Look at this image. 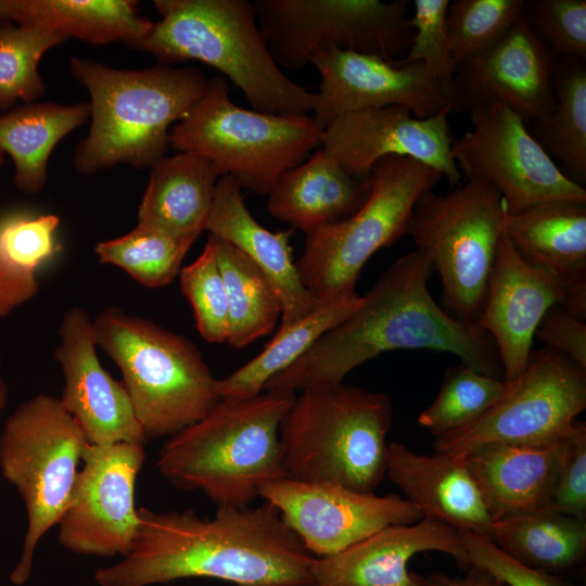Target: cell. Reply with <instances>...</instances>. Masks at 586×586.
Here are the masks:
<instances>
[{"label": "cell", "instance_id": "6da1fadb", "mask_svg": "<svg viewBox=\"0 0 586 586\" xmlns=\"http://www.w3.org/2000/svg\"><path fill=\"white\" fill-rule=\"evenodd\" d=\"M139 510L130 551L94 572L99 586H153L207 577L238 586H311L316 557L270 504L194 510Z\"/></svg>", "mask_w": 586, "mask_h": 586}, {"label": "cell", "instance_id": "7a4b0ae2", "mask_svg": "<svg viewBox=\"0 0 586 586\" xmlns=\"http://www.w3.org/2000/svg\"><path fill=\"white\" fill-rule=\"evenodd\" d=\"M432 273L428 257L417 249L396 259L345 320L273 375L264 391L295 395L339 384L356 367L394 349L454 354L474 370L500 378L494 341L476 324L453 318L433 300Z\"/></svg>", "mask_w": 586, "mask_h": 586}, {"label": "cell", "instance_id": "3957f363", "mask_svg": "<svg viewBox=\"0 0 586 586\" xmlns=\"http://www.w3.org/2000/svg\"><path fill=\"white\" fill-rule=\"evenodd\" d=\"M294 396L263 391L221 399L167 438L158 451V472L179 489L202 492L217 508L250 507L265 484L288 477L279 426Z\"/></svg>", "mask_w": 586, "mask_h": 586}, {"label": "cell", "instance_id": "277c9868", "mask_svg": "<svg viewBox=\"0 0 586 586\" xmlns=\"http://www.w3.org/2000/svg\"><path fill=\"white\" fill-rule=\"evenodd\" d=\"M69 69L90 95L91 125L73 158L82 175L118 164L151 167L169 146L171 125L190 112L209 81L195 67L117 69L77 56Z\"/></svg>", "mask_w": 586, "mask_h": 586}, {"label": "cell", "instance_id": "5b68a950", "mask_svg": "<svg viewBox=\"0 0 586 586\" xmlns=\"http://www.w3.org/2000/svg\"><path fill=\"white\" fill-rule=\"evenodd\" d=\"M161 18L130 48L163 65L198 61L216 68L253 110L309 115L316 94L290 79L273 59L249 0H154Z\"/></svg>", "mask_w": 586, "mask_h": 586}, {"label": "cell", "instance_id": "8992f818", "mask_svg": "<svg viewBox=\"0 0 586 586\" xmlns=\"http://www.w3.org/2000/svg\"><path fill=\"white\" fill-rule=\"evenodd\" d=\"M391 398L339 383L295 394L279 440L286 476L374 493L386 475Z\"/></svg>", "mask_w": 586, "mask_h": 586}, {"label": "cell", "instance_id": "52a82bcc", "mask_svg": "<svg viewBox=\"0 0 586 586\" xmlns=\"http://www.w3.org/2000/svg\"><path fill=\"white\" fill-rule=\"evenodd\" d=\"M92 323L98 346L120 370L146 442L173 436L221 400L217 379L186 336L116 307Z\"/></svg>", "mask_w": 586, "mask_h": 586}, {"label": "cell", "instance_id": "ba28073f", "mask_svg": "<svg viewBox=\"0 0 586 586\" xmlns=\"http://www.w3.org/2000/svg\"><path fill=\"white\" fill-rule=\"evenodd\" d=\"M311 115H279L243 109L229 98L222 76L169 131V146L211 161L241 189L267 195L276 181L321 148Z\"/></svg>", "mask_w": 586, "mask_h": 586}, {"label": "cell", "instance_id": "9c48e42d", "mask_svg": "<svg viewBox=\"0 0 586 586\" xmlns=\"http://www.w3.org/2000/svg\"><path fill=\"white\" fill-rule=\"evenodd\" d=\"M88 441L60 398L38 394L22 403L0 434V471L22 498L27 517L21 557L10 574L26 584L35 550L66 509Z\"/></svg>", "mask_w": 586, "mask_h": 586}, {"label": "cell", "instance_id": "30bf717a", "mask_svg": "<svg viewBox=\"0 0 586 586\" xmlns=\"http://www.w3.org/2000/svg\"><path fill=\"white\" fill-rule=\"evenodd\" d=\"M506 214L499 193L476 180L426 191L413 206L407 234L441 280L443 309L461 322L477 326Z\"/></svg>", "mask_w": 586, "mask_h": 586}, {"label": "cell", "instance_id": "8fae6325", "mask_svg": "<svg viewBox=\"0 0 586 586\" xmlns=\"http://www.w3.org/2000/svg\"><path fill=\"white\" fill-rule=\"evenodd\" d=\"M369 177L370 193L353 215L306 235L296 268L318 301L356 293L367 260L407 234L416 202L443 178L417 160L396 155L377 161Z\"/></svg>", "mask_w": 586, "mask_h": 586}, {"label": "cell", "instance_id": "7c38bea8", "mask_svg": "<svg viewBox=\"0 0 586 586\" xmlns=\"http://www.w3.org/2000/svg\"><path fill=\"white\" fill-rule=\"evenodd\" d=\"M262 35L278 65L297 71L326 50L391 61L409 48L408 0H255Z\"/></svg>", "mask_w": 586, "mask_h": 586}, {"label": "cell", "instance_id": "4fadbf2b", "mask_svg": "<svg viewBox=\"0 0 586 586\" xmlns=\"http://www.w3.org/2000/svg\"><path fill=\"white\" fill-rule=\"evenodd\" d=\"M586 408V369L544 347L473 423L434 437V453L462 460L492 443L542 445L566 437Z\"/></svg>", "mask_w": 586, "mask_h": 586}, {"label": "cell", "instance_id": "5bb4252c", "mask_svg": "<svg viewBox=\"0 0 586 586\" xmlns=\"http://www.w3.org/2000/svg\"><path fill=\"white\" fill-rule=\"evenodd\" d=\"M469 114L472 128L453 140L451 156L464 180L499 193L508 214L552 201L586 202L585 188L561 171L509 107L491 103Z\"/></svg>", "mask_w": 586, "mask_h": 586}, {"label": "cell", "instance_id": "9a60e30c", "mask_svg": "<svg viewBox=\"0 0 586 586\" xmlns=\"http://www.w3.org/2000/svg\"><path fill=\"white\" fill-rule=\"evenodd\" d=\"M66 509L59 523V543L80 556L125 557L139 525L135 489L145 460L143 444H88L82 453Z\"/></svg>", "mask_w": 586, "mask_h": 586}, {"label": "cell", "instance_id": "2e32d148", "mask_svg": "<svg viewBox=\"0 0 586 586\" xmlns=\"http://www.w3.org/2000/svg\"><path fill=\"white\" fill-rule=\"evenodd\" d=\"M259 497L280 512L316 558L339 553L386 526L423 518L418 507L395 494L379 496L290 477L265 484Z\"/></svg>", "mask_w": 586, "mask_h": 586}, {"label": "cell", "instance_id": "e0dca14e", "mask_svg": "<svg viewBox=\"0 0 586 586\" xmlns=\"http://www.w3.org/2000/svg\"><path fill=\"white\" fill-rule=\"evenodd\" d=\"M450 112L445 109L425 118L402 105L348 112L322 131L321 149L357 178L368 177L380 158L396 155L430 166L456 187L463 178L451 156Z\"/></svg>", "mask_w": 586, "mask_h": 586}, {"label": "cell", "instance_id": "ac0fdd59", "mask_svg": "<svg viewBox=\"0 0 586 586\" xmlns=\"http://www.w3.org/2000/svg\"><path fill=\"white\" fill-rule=\"evenodd\" d=\"M556 60L524 15L495 44L457 67L451 111L499 103L534 124L555 106Z\"/></svg>", "mask_w": 586, "mask_h": 586}, {"label": "cell", "instance_id": "d6986e66", "mask_svg": "<svg viewBox=\"0 0 586 586\" xmlns=\"http://www.w3.org/2000/svg\"><path fill=\"white\" fill-rule=\"evenodd\" d=\"M309 64L321 78L311 117L322 131L339 116L368 107L402 105L419 118L451 110L441 85L420 62L326 50Z\"/></svg>", "mask_w": 586, "mask_h": 586}, {"label": "cell", "instance_id": "ffe728a7", "mask_svg": "<svg viewBox=\"0 0 586 586\" xmlns=\"http://www.w3.org/2000/svg\"><path fill=\"white\" fill-rule=\"evenodd\" d=\"M88 313L77 306L69 308L63 316L55 351L63 375L60 400L89 444L145 445L129 395L123 382L103 368Z\"/></svg>", "mask_w": 586, "mask_h": 586}, {"label": "cell", "instance_id": "44dd1931", "mask_svg": "<svg viewBox=\"0 0 586 586\" xmlns=\"http://www.w3.org/2000/svg\"><path fill=\"white\" fill-rule=\"evenodd\" d=\"M563 304L559 282L522 258L502 233L477 327L494 341L506 382L525 371L542 318Z\"/></svg>", "mask_w": 586, "mask_h": 586}, {"label": "cell", "instance_id": "7402d4cb", "mask_svg": "<svg viewBox=\"0 0 586 586\" xmlns=\"http://www.w3.org/2000/svg\"><path fill=\"white\" fill-rule=\"evenodd\" d=\"M440 551L467 570L469 558L459 531L437 519L390 525L343 551L316 558L313 576L317 586H424V576L408 570L419 552Z\"/></svg>", "mask_w": 586, "mask_h": 586}, {"label": "cell", "instance_id": "603a6c76", "mask_svg": "<svg viewBox=\"0 0 586 586\" xmlns=\"http://www.w3.org/2000/svg\"><path fill=\"white\" fill-rule=\"evenodd\" d=\"M504 234L522 258L559 282L563 307L586 320V202L552 201L507 213Z\"/></svg>", "mask_w": 586, "mask_h": 586}, {"label": "cell", "instance_id": "cb8c5ba5", "mask_svg": "<svg viewBox=\"0 0 586 586\" xmlns=\"http://www.w3.org/2000/svg\"><path fill=\"white\" fill-rule=\"evenodd\" d=\"M205 230L235 246L268 278L281 303L283 331L308 316L320 303L303 285L293 260L292 230L272 232L247 209L241 187L220 176Z\"/></svg>", "mask_w": 586, "mask_h": 586}, {"label": "cell", "instance_id": "d4e9b609", "mask_svg": "<svg viewBox=\"0 0 586 586\" xmlns=\"http://www.w3.org/2000/svg\"><path fill=\"white\" fill-rule=\"evenodd\" d=\"M569 435L542 445L486 444L462 459L493 522L549 506Z\"/></svg>", "mask_w": 586, "mask_h": 586}, {"label": "cell", "instance_id": "484cf974", "mask_svg": "<svg viewBox=\"0 0 586 586\" xmlns=\"http://www.w3.org/2000/svg\"><path fill=\"white\" fill-rule=\"evenodd\" d=\"M423 517L491 539L493 520L463 460L388 444L386 475Z\"/></svg>", "mask_w": 586, "mask_h": 586}, {"label": "cell", "instance_id": "4316f807", "mask_svg": "<svg viewBox=\"0 0 586 586\" xmlns=\"http://www.w3.org/2000/svg\"><path fill=\"white\" fill-rule=\"evenodd\" d=\"M370 189L369 176L349 175L320 148L276 181L267 194V209L307 235L353 215Z\"/></svg>", "mask_w": 586, "mask_h": 586}, {"label": "cell", "instance_id": "83f0119b", "mask_svg": "<svg viewBox=\"0 0 586 586\" xmlns=\"http://www.w3.org/2000/svg\"><path fill=\"white\" fill-rule=\"evenodd\" d=\"M138 209V222L195 241L208 219L221 176L207 158L178 152L151 167Z\"/></svg>", "mask_w": 586, "mask_h": 586}, {"label": "cell", "instance_id": "f1b7e54d", "mask_svg": "<svg viewBox=\"0 0 586 586\" xmlns=\"http://www.w3.org/2000/svg\"><path fill=\"white\" fill-rule=\"evenodd\" d=\"M8 21L93 43L122 41L129 48L150 30L131 0H3Z\"/></svg>", "mask_w": 586, "mask_h": 586}, {"label": "cell", "instance_id": "f546056e", "mask_svg": "<svg viewBox=\"0 0 586 586\" xmlns=\"http://www.w3.org/2000/svg\"><path fill=\"white\" fill-rule=\"evenodd\" d=\"M89 118V103L31 102L1 115L0 151L14 163L16 187L25 193L39 192L53 149Z\"/></svg>", "mask_w": 586, "mask_h": 586}, {"label": "cell", "instance_id": "4dcf8cb0", "mask_svg": "<svg viewBox=\"0 0 586 586\" xmlns=\"http://www.w3.org/2000/svg\"><path fill=\"white\" fill-rule=\"evenodd\" d=\"M491 540L517 561L551 574L586 556V519L543 508L493 522Z\"/></svg>", "mask_w": 586, "mask_h": 586}, {"label": "cell", "instance_id": "1f68e13d", "mask_svg": "<svg viewBox=\"0 0 586 586\" xmlns=\"http://www.w3.org/2000/svg\"><path fill=\"white\" fill-rule=\"evenodd\" d=\"M361 303L356 293L320 301L304 319L277 331L256 357L224 379L217 392L224 398L251 397L262 393L277 373L302 357L326 332L345 320Z\"/></svg>", "mask_w": 586, "mask_h": 586}, {"label": "cell", "instance_id": "d6a6232c", "mask_svg": "<svg viewBox=\"0 0 586 586\" xmlns=\"http://www.w3.org/2000/svg\"><path fill=\"white\" fill-rule=\"evenodd\" d=\"M224 279L229 314L227 343L243 348L271 334L281 317V303L264 272L241 251L209 234Z\"/></svg>", "mask_w": 586, "mask_h": 586}, {"label": "cell", "instance_id": "836d02e7", "mask_svg": "<svg viewBox=\"0 0 586 586\" xmlns=\"http://www.w3.org/2000/svg\"><path fill=\"white\" fill-rule=\"evenodd\" d=\"M555 106L532 124V136L572 181H586V66L557 59L553 71ZM584 187V186H583Z\"/></svg>", "mask_w": 586, "mask_h": 586}, {"label": "cell", "instance_id": "e575fe53", "mask_svg": "<svg viewBox=\"0 0 586 586\" xmlns=\"http://www.w3.org/2000/svg\"><path fill=\"white\" fill-rule=\"evenodd\" d=\"M194 241L138 222L128 233L94 246L102 264L114 265L146 288L170 284Z\"/></svg>", "mask_w": 586, "mask_h": 586}, {"label": "cell", "instance_id": "d590c367", "mask_svg": "<svg viewBox=\"0 0 586 586\" xmlns=\"http://www.w3.org/2000/svg\"><path fill=\"white\" fill-rule=\"evenodd\" d=\"M508 382L460 364L444 374L435 399L418 416V423L434 437L473 423L506 393Z\"/></svg>", "mask_w": 586, "mask_h": 586}, {"label": "cell", "instance_id": "8d00e7d4", "mask_svg": "<svg viewBox=\"0 0 586 586\" xmlns=\"http://www.w3.org/2000/svg\"><path fill=\"white\" fill-rule=\"evenodd\" d=\"M66 40L40 27L0 26V110L10 109L17 100L31 103L44 94L39 62L47 51Z\"/></svg>", "mask_w": 586, "mask_h": 586}, {"label": "cell", "instance_id": "74e56055", "mask_svg": "<svg viewBox=\"0 0 586 586\" xmlns=\"http://www.w3.org/2000/svg\"><path fill=\"white\" fill-rule=\"evenodd\" d=\"M524 0H455L446 13L449 52L456 69L491 48L524 16Z\"/></svg>", "mask_w": 586, "mask_h": 586}, {"label": "cell", "instance_id": "f35d334b", "mask_svg": "<svg viewBox=\"0 0 586 586\" xmlns=\"http://www.w3.org/2000/svg\"><path fill=\"white\" fill-rule=\"evenodd\" d=\"M179 278L181 291L193 309L200 335L209 343H227L229 334L227 293L209 239L201 255L181 268Z\"/></svg>", "mask_w": 586, "mask_h": 586}, {"label": "cell", "instance_id": "ab89813d", "mask_svg": "<svg viewBox=\"0 0 586 586\" xmlns=\"http://www.w3.org/2000/svg\"><path fill=\"white\" fill-rule=\"evenodd\" d=\"M449 0H415V12L409 17L413 38L406 56L397 62H420L441 85L450 104L456 65L453 62L447 31L446 13ZM451 107V105H450Z\"/></svg>", "mask_w": 586, "mask_h": 586}, {"label": "cell", "instance_id": "60d3db41", "mask_svg": "<svg viewBox=\"0 0 586 586\" xmlns=\"http://www.w3.org/2000/svg\"><path fill=\"white\" fill-rule=\"evenodd\" d=\"M524 15L556 59L586 60V1H525Z\"/></svg>", "mask_w": 586, "mask_h": 586}, {"label": "cell", "instance_id": "b9f144b4", "mask_svg": "<svg viewBox=\"0 0 586 586\" xmlns=\"http://www.w3.org/2000/svg\"><path fill=\"white\" fill-rule=\"evenodd\" d=\"M60 218L53 214H10L0 219V252L12 265L36 273L62 249L56 240Z\"/></svg>", "mask_w": 586, "mask_h": 586}, {"label": "cell", "instance_id": "7bdbcfd3", "mask_svg": "<svg viewBox=\"0 0 586 586\" xmlns=\"http://www.w3.org/2000/svg\"><path fill=\"white\" fill-rule=\"evenodd\" d=\"M470 565L485 570L507 586H569L561 577L527 566L501 551L489 538L458 530Z\"/></svg>", "mask_w": 586, "mask_h": 586}, {"label": "cell", "instance_id": "ee69618b", "mask_svg": "<svg viewBox=\"0 0 586 586\" xmlns=\"http://www.w3.org/2000/svg\"><path fill=\"white\" fill-rule=\"evenodd\" d=\"M547 508L586 519V424L576 420L551 501Z\"/></svg>", "mask_w": 586, "mask_h": 586}, {"label": "cell", "instance_id": "f6af8a7d", "mask_svg": "<svg viewBox=\"0 0 586 586\" xmlns=\"http://www.w3.org/2000/svg\"><path fill=\"white\" fill-rule=\"evenodd\" d=\"M549 347L586 369V322L561 305L551 307L542 318L536 333Z\"/></svg>", "mask_w": 586, "mask_h": 586}, {"label": "cell", "instance_id": "bcb514c9", "mask_svg": "<svg viewBox=\"0 0 586 586\" xmlns=\"http://www.w3.org/2000/svg\"><path fill=\"white\" fill-rule=\"evenodd\" d=\"M38 290L36 273L12 265L0 252V318L30 301Z\"/></svg>", "mask_w": 586, "mask_h": 586}, {"label": "cell", "instance_id": "7dc6e473", "mask_svg": "<svg viewBox=\"0 0 586 586\" xmlns=\"http://www.w3.org/2000/svg\"><path fill=\"white\" fill-rule=\"evenodd\" d=\"M424 586H507L485 570L470 565L464 575L450 576L442 571H433L424 576Z\"/></svg>", "mask_w": 586, "mask_h": 586}, {"label": "cell", "instance_id": "c3c4849f", "mask_svg": "<svg viewBox=\"0 0 586 586\" xmlns=\"http://www.w3.org/2000/svg\"><path fill=\"white\" fill-rule=\"evenodd\" d=\"M8 399V386L0 378V411L4 408Z\"/></svg>", "mask_w": 586, "mask_h": 586}, {"label": "cell", "instance_id": "681fc988", "mask_svg": "<svg viewBox=\"0 0 586 586\" xmlns=\"http://www.w3.org/2000/svg\"><path fill=\"white\" fill-rule=\"evenodd\" d=\"M8 18L4 13L3 0H0V26L8 23Z\"/></svg>", "mask_w": 586, "mask_h": 586}, {"label": "cell", "instance_id": "f907efd6", "mask_svg": "<svg viewBox=\"0 0 586 586\" xmlns=\"http://www.w3.org/2000/svg\"><path fill=\"white\" fill-rule=\"evenodd\" d=\"M3 162H4V153L0 151V167L2 166Z\"/></svg>", "mask_w": 586, "mask_h": 586}, {"label": "cell", "instance_id": "816d5d0a", "mask_svg": "<svg viewBox=\"0 0 586 586\" xmlns=\"http://www.w3.org/2000/svg\"><path fill=\"white\" fill-rule=\"evenodd\" d=\"M0 367H1V354H0Z\"/></svg>", "mask_w": 586, "mask_h": 586}, {"label": "cell", "instance_id": "f5cc1de1", "mask_svg": "<svg viewBox=\"0 0 586 586\" xmlns=\"http://www.w3.org/2000/svg\"><path fill=\"white\" fill-rule=\"evenodd\" d=\"M311 586H317V585H311Z\"/></svg>", "mask_w": 586, "mask_h": 586}]
</instances>
